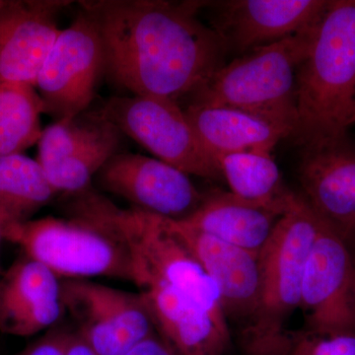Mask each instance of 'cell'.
<instances>
[{
	"label": "cell",
	"instance_id": "obj_1",
	"mask_svg": "<svg viewBox=\"0 0 355 355\" xmlns=\"http://www.w3.org/2000/svg\"><path fill=\"white\" fill-rule=\"evenodd\" d=\"M205 1H83L99 29L105 70L133 95L190 99L219 67L227 49L198 12Z\"/></svg>",
	"mask_w": 355,
	"mask_h": 355
},
{
	"label": "cell",
	"instance_id": "obj_2",
	"mask_svg": "<svg viewBox=\"0 0 355 355\" xmlns=\"http://www.w3.org/2000/svg\"><path fill=\"white\" fill-rule=\"evenodd\" d=\"M292 139L304 147L355 125V0H330L296 78Z\"/></svg>",
	"mask_w": 355,
	"mask_h": 355
},
{
	"label": "cell",
	"instance_id": "obj_3",
	"mask_svg": "<svg viewBox=\"0 0 355 355\" xmlns=\"http://www.w3.org/2000/svg\"><path fill=\"white\" fill-rule=\"evenodd\" d=\"M320 226L321 219L297 196L259 253L258 306L243 331L247 355L286 354V324L300 308L306 263Z\"/></svg>",
	"mask_w": 355,
	"mask_h": 355
},
{
	"label": "cell",
	"instance_id": "obj_4",
	"mask_svg": "<svg viewBox=\"0 0 355 355\" xmlns=\"http://www.w3.org/2000/svg\"><path fill=\"white\" fill-rule=\"evenodd\" d=\"M78 196L74 209L108 224L127 244L135 266V284L159 282L172 287L195 301L230 335L218 288L167 219L132 207L118 209L89 190Z\"/></svg>",
	"mask_w": 355,
	"mask_h": 355
},
{
	"label": "cell",
	"instance_id": "obj_5",
	"mask_svg": "<svg viewBox=\"0 0 355 355\" xmlns=\"http://www.w3.org/2000/svg\"><path fill=\"white\" fill-rule=\"evenodd\" d=\"M320 23L224 64L191 96L188 105L240 110L284 125L292 135L297 119V72L309 55Z\"/></svg>",
	"mask_w": 355,
	"mask_h": 355
},
{
	"label": "cell",
	"instance_id": "obj_6",
	"mask_svg": "<svg viewBox=\"0 0 355 355\" xmlns=\"http://www.w3.org/2000/svg\"><path fill=\"white\" fill-rule=\"evenodd\" d=\"M3 239L60 279L102 277L135 284L127 244L111 226L94 217L74 214L69 219L48 216L11 224L4 228Z\"/></svg>",
	"mask_w": 355,
	"mask_h": 355
},
{
	"label": "cell",
	"instance_id": "obj_7",
	"mask_svg": "<svg viewBox=\"0 0 355 355\" xmlns=\"http://www.w3.org/2000/svg\"><path fill=\"white\" fill-rule=\"evenodd\" d=\"M96 113L180 171L205 179L223 178L179 103L153 96L116 97Z\"/></svg>",
	"mask_w": 355,
	"mask_h": 355
},
{
	"label": "cell",
	"instance_id": "obj_8",
	"mask_svg": "<svg viewBox=\"0 0 355 355\" xmlns=\"http://www.w3.org/2000/svg\"><path fill=\"white\" fill-rule=\"evenodd\" d=\"M62 300L74 331L95 355H123L156 334L141 293L91 282L62 279Z\"/></svg>",
	"mask_w": 355,
	"mask_h": 355
},
{
	"label": "cell",
	"instance_id": "obj_9",
	"mask_svg": "<svg viewBox=\"0 0 355 355\" xmlns=\"http://www.w3.org/2000/svg\"><path fill=\"white\" fill-rule=\"evenodd\" d=\"M105 70V51L95 21L81 12L62 30L44 60L36 89L44 113L57 121L76 118L92 102Z\"/></svg>",
	"mask_w": 355,
	"mask_h": 355
},
{
	"label": "cell",
	"instance_id": "obj_10",
	"mask_svg": "<svg viewBox=\"0 0 355 355\" xmlns=\"http://www.w3.org/2000/svg\"><path fill=\"white\" fill-rule=\"evenodd\" d=\"M299 309L305 330L355 333V259L349 243L322 220L306 263Z\"/></svg>",
	"mask_w": 355,
	"mask_h": 355
},
{
	"label": "cell",
	"instance_id": "obj_11",
	"mask_svg": "<svg viewBox=\"0 0 355 355\" xmlns=\"http://www.w3.org/2000/svg\"><path fill=\"white\" fill-rule=\"evenodd\" d=\"M95 180L102 190L127 200L132 209L171 220L190 217L205 196L186 173L140 154H114Z\"/></svg>",
	"mask_w": 355,
	"mask_h": 355
},
{
	"label": "cell",
	"instance_id": "obj_12",
	"mask_svg": "<svg viewBox=\"0 0 355 355\" xmlns=\"http://www.w3.org/2000/svg\"><path fill=\"white\" fill-rule=\"evenodd\" d=\"M302 197L347 243L355 239V144L349 135L302 147Z\"/></svg>",
	"mask_w": 355,
	"mask_h": 355
},
{
	"label": "cell",
	"instance_id": "obj_13",
	"mask_svg": "<svg viewBox=\"0 0 355 355\" xmlns=\"http://www.w3.org/2000/svg\"><path fill=\"white\" fill-rule=\"evenodd\" d=\"M330 0H229L216 8L214 30L229 50L248 51L305 31L323 18Z\"/></svg>",
	"mask_w": 355,
	"mask_h": 355
},
{
	"label": "cell",
	"instance_id": "obj_14",
	"mask_svg": "<svg viewBox=\"0 0 355 355\" xmlns=\"http://www.w3.org/2000/svg\"><path fill=\"white\" fill-rule=\"evenodd\" d=\"M69 1H6L0 12V83L36 88L46 55L62 30L58 12Z\"/></svg>",
	"mask_w": 355,
	"mask_h": 355
},
{
	"label": "cell",
	"instance_id": "obj_15",
	"mask_svg": "<svg viewBox=\"0 0 355 355\" xmlns=\"http://www.w3.org/2000/svg\"><path fill=\"white\" fill-rule=\"evenodd\" d=\"M65 314L62 279L23 254L0 277V333L27 338L55 328Z\"/></svg>",
	"mask_w": 355,
	"mask_h": 355
},
{
	"label": "cell",
	"instance_id": "obj_16",
	"mask_svg": "<svg viewBox=\"0 0 355 355\" xmlns=\"http://www.w3.org/2000/svg\"><path fill=\"white\" fill-rule=\"evenodd\" d=\"M167 221L216 284L227 320L230 317L249 323L258 306V256L191 227L184 222L171 219Z\"/></svg>",
	"mask_w": 355,
	"mask_h": 355
},
{
	"label": "cell",
	"instance_id": "obj_17",
	"mask_svg": "<svg viewBox=\"0 0 355 355\" xmlns=\"http://www.w3.org/2000/svg\"><path fill=\"white\" fill-rule=\"evenodd\" d=\"M156 333L174 355H226L230 335L195 301L159 282L139 286Z\"/></svg>",
	"mask_w": 355,
	"mask_h": 355
},
{
	"label": "cell",
	"instance_id": "obj_18",
	"mask_svg": "<svg viewBox=\"0 0 355 355\" xmlns=\"http://www.w3.org/2000/svg\"><path fill=\"white\" fill-rule=\"evenodd\" d=\"M284 212L238 197L231 191L205 193L202 205L181 220L222 241L258 256Z\"/></svg>",
	"mask_w": 355,
	"mask_h": 355
},
{
	"label": "cell",
	"instance_id": "obj_19",
	"mask_svg": "<svg viewBox=\"0 0 355 355\" xmlns=\"http://www.w3.org/2000/svg\"><path fill=\"white\" fill-rule=\"evenodd\" d=\"M184 111L216 160L225 154L270 153L280 140L291 135L284 125L240 110L188 105Z\"/></svg>",
	"mask_w": 355,
	"mask_h": 355
},
{
	"label": "cell",
	"instance_id": "obj_20",
	"mask_svg": "<svg viewBox=\"0 0 355 355\" xmlns=\"http://www.w3.org/2000/svg\"><path fill=\"white\" fill-rule=\"evenodd\" d=\"M231 193L268 207L288 211L298 195L284 186L279 167L268 153H238L216 158Z\"/></svg>",
	"mask_w": 355,
	"mask_h": 355
},
{
	"label": "cell",
	"instance_id": "obj_21",
	"mask_svg": "<svg viewBox=\"0 0 355 355\" xmlns=\"http://www.w3.org/2000/svg\"><path fill=\"white\" fill-rule=\"evenodd\" d=\"M57 195L38 161L23 154L0 157V219L6 227L31 220Z\"/></svg>",
	"mask_w": 355,
	"mask_h": 355
},
{
	"label": "cell",
	"instance_id": "obj_22",
	"mask_svg": "<svg viewBox=\"0 0 355 355\" xmlns=\"http://www.w3.org/2000/svg\"><path fill=\"white\" fill-rule=\"evenodd\" d=\"M44 103L27 84L0 83V157L22 154L38 144Z\"/></svg>",
	"mask_w": 355,
	"mask_h": 355
},
{
	"label": "cell",
	"instance_id": "obj_23",
	"mask_svg": "<svg viewBox=\"0 0 355 355\" xmlns=\"http://www.w3.org/2000/svg\"><path fill=\"white\" fill-rule=\"evenodd\" d=\"M121 133L113 123L76 154L44 171L57 193H79L89 190L91 182L112 156L119 153Z\"/></svg>",
	"mask_w": 355,
	"mask_h": 355
},
{
	"label": "cell",
	"instance_id": "obj_24",
	"mask_svg": "<svg viewBox=\"0 0 355 355\" xmlns=\"http://www.w3.org/2000/svg\"><path fill=\"white\" fill-rule=\"evenodd\" d=\"M109 121L97 113L81 114L76 118L57 121L43 130L39 144V164L43 171L62 162L97 139Z\"/></svg>",
	"mask_w": 355,
	"mask_h": 355
},
{
	"label": "cell",
	"instance_id": "obj_25",
	"mask_svg": "<svg viewBox=\"0 0 355 355\" xmlns=\"http://www.w3.org/2000/svg\"><path fill=\"white\" fill-rule=\"evenodd\" d=\"M286 355H355V333H291Z\"/></svg>",
	"mask_w": 355,
	"mask_h": 355
},
{
	"label": "cell",
	"instance_id": "obj_26",
	"mask_svg": "<svg viewBox=\"0 0 355 355\" xmlns=\"http://www.w3.org/2000/svg\"><path fill=\"white\" fill-rule=\"evenodd\" d=\"M70 331L53 328L28 345L18 355H67Z\"/></svg>",
	"mask_w": 355,
	"mask_h": 355
},
{
	"label": "cell",
	"instance_id": "obj_27",
	"mask_svg": "<svg viewBox=\"0 0 355 355\" xmlns=\"http://www.w3.org/2000/svg\"><path fill=\"white\" fill-rule=\"evenodd\" d=\"M123 355H174L157 333L137 343Z\"/></svg>",
	"mask_w": 355,
	"mask_h": 355
},
{
	"label": "cell",
	"instance_id": "obj_28",
	"mask_svg": "<svg viewBox=\"0 0 355 355\" xmlns=\"http://www.w3.org/2000/svg\"><path fill=\"white\" fill-rule=\"evenodd\" d=\"M67 355H95L76 331H70L67 343Z\"/></svg>",
	"mask_w": 355,
	"mask_h": 355
},
{
	"label": "cell",
	"instance_id": "obj_29",
	"mask_svg": "<svg viewBox=\"0 0 355 355\" xmlns=\"http://www.w3.org/2000/svg\"><path fill=\"white\" fill-rule=\"evenodd\" d=\"M4 4H6V1H2V0H0V12H1L2 8H3Z\"/></svg>",
	"mask_w": 355,
	"mask_h": 355
},
{
	"label": "cell",
	"instance_id": "obj_30",
	"mask_svg": "<svg viewBox=\"0 0 355 355\" xmlns=\"http://www.w3.org/2000/svg\"><path fill=\"white\" fill-rule=\"evenodd\" d=\"M2 272H3V270H2L1 265H0V277H1Z\"/></svg>",
	"mask_w": 355,
	"mask_h": 355
}]
</instances>
